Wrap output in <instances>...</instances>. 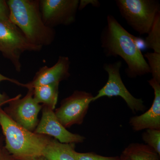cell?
Segmentation results:
<instances>
[{"label": "cell", "mask_w": 160, "mask_h": 160, "mask_svg": "<svg viewBox=\"0 0 160 160\" xmlns=\"http://www.w3.org/2000/svg\"><path fill=\"white\" fill-rule=\"evenodd\" d=\"M145 39V46L148 49L160 53V13L158 15L151 29Z\"/></svg>", "instance_id": "16"}, {"label": "cell", "mask_w": 160, "mask_h": 160, "mask_svg": "<svg viewBox=\"0 0 160 160\" xmlns=\"http://www.w3.org/2000/svg\"><path fill=\"white\" fill-rule=\"evenodd\" d=\"M16 160H18V159H16Z\"/></svg>", "instance_id": "26"}, {"label": "cell", "mask_w": 160, "mask_h": 160, "mask_svg": "<svg viewBox=\"0 0 160 160\" xmlns=\"http://www.w3.org/2000/svg\"><path fill=\"white\" fill-rule=\"evenodd\" d=\"M0 125L6 140L5 149L15 159L33 160L42 156L49 136L36 134L20 126L1 107Z\"/></svg>", "instance_id": "3"}, {"label": "cell", "mask_w": 160, "mask_h": 160, "mask_svg": "<svg viewBox=\"0 0 160 160\" xmlns=\"http://www.w3.org/2000/svg\"><path fill=\"white\" fill-rule=\"evenodd\" d=\"M77 160H120V156L106 157L93 152H78L76 151Z\"/></svg>", "instance_id": "19"}, {"label": "cell", "mask_w": 160, "mask_h": 160, "mask_svg": "<svg viewBox=\"0 0 160 160\" xmlns=\"http://www.w3.org/2000/svg\"><path fill=\"white\" fill-rule=\"evenodd\" d=\"M33 160H47L45 158L42 156L40 157L36 158Z\"/></svg>", "instance_id": "25"}, {"label": "cell", "mask_w": 160, "mask_h": 160, "mask_svg": "<svg viewBox=\"0 0 160 160\" xmlns=\"http://www.w3.org/2000/svg\"><path fill=\"white\" fill-rule=\"evenodd\" d=\"M143 141L160 155V130L147 129L142 136Z\"/></svg>", "instance_id": "18"}, {"label": "cell", "mask_w": 160, "mask_h": 160, "mask_svg": "<svg viewBox=\"0 0 160 160\" xmlns=\"http://www.w3.org/2000/svg\"><path fill=\"white\" fill-rule=\"evenodd\" d=\"M93 97L87 92L75 91L63 99L60 107L55 110V114L59 122L66 128L82 124Z\"/></svg>", "instance_id": "8"}, {"label": "cell", "mask_w": 160, "mask_h": 160, "mask_svg": "<svg viewBox=\"0 0 160 160\" xmlns=\"http://www.w3.org/2000/svg\"><path fill=\"white\" fill-rule=\"evenodd\" d=\"M9 19L34 46L42 48L54 42L56 32L43 22L39 0H8Z\"/></svg>", "instance_id": "2"}, {"label": "cell", "mask_w": 160, "mask_h": 160, "mask_svg": "<svg viewBox=\"0 0 160 160\" xmlns=\"http://www.w3.org/2000/svg\"><path fill=\"white\" fill-rule=\"evenodd\" d=\"M59 84L43 85L33 89V97L39 104L54 110L57 103Z\"/></svg>", "instance_id": "14"}, {"label": "cell", "mask_w": 160, "mask_h": 160, "mask_svg": "<svg viewBox=\"0 0 160 160\" xmlns=\"http://www.w3.org/2000/svg\"><path fill=\"white\" fill-rule=\"evenodd\" d=\"M70 61L69 58L60 56L57 62L51 67L42 66L36 73L29 82L24 87L33 89L37 86L51 84H59L60 82L68 79L70 76Z\"/></svg>", "instance_id": "11"}, {"label": "cell", "mask_w": 160, "mask_h": 160, "mask_svg": "<svg viewBox=\"0 0 160 160\" xmlns=\"http://www.w3.org/2000/svg\"><path fill=\"white\" fill-rule=\"evenodd\" d=\"M143 55L148 61L147 62L152 78L160 83V53L153 52H146Z\"/></svg>", "instance_id": "17"}, {"label": "cell", "mask_w": 160, "mask_h": 160, "mask_svg": "<svg viewBox=\"0 0 160 160\" xmlns=\"http://www.w3.org/2000/svg\"><path fill=\"white\" fill-rule=\"evenodd\" d=\"M42 117L33 132L36 134L52 137L62 143L83 142L86 138L79 134L72 133L59 122L54 111L43 106Z\"/></svg>", "instance_id": "10"}, {"label": "cell", "mask_w": 160, "mask_h": 160, "mask_svg": "<svg viewBox=\"0 0 160 160\" xmlns=\"http://www.w3.org/2000/svg\"><path fill=\"white\" fill-rule=\"evenodd\" d=\"M79 3V0H39L43 22L52 29L73 24L76 19Z\"/></svg>", "instance_id": "9"}, {"label": "cell", "mask_w": 160, "mask_h": 160, "mask_svg": "<svg viewBox=\"0 0 160 160\" xmlns=\"http://www.w3.org/2000/svg\"></svg>", "instance_id": "27"}, {"label": "cell", "mask_w": 160, "mask_h": 160, "mask_svg": "<svg viewBox=\"0 0 160 160\" xmlns=\"http://www.w3.org/2000/svg\"><path fill=\"white\" fill-rule=\"evenodd\" d=\"M42 47L30 43L10 20L0 19V52L12 63L18 72L22 70L21 57L26 52H39Z\"/></svg>", "instance_id": "5"}, {"label": "cell", "mask_w": 160, "mask_h": 160, "mask_svg": "<svg viewBox=\"0 0 160 160\" xmlns=\"http://www.w3.org/2000/svg\"><path fill=\"white\" fill-rule=\"evenodd\" d=\"M75 148V143H61L50 138L42 156L47 160H77Z\"/></svg>", "instance_id": "13"}, {"label": "cell", "mask_w": 160, "mask_h": 160, "mask_svg": "<svg viewBox=\"0 0 160 160\" xmlns=\"http://www.w3.org/2000/svg\"><path fill=\"white\" fill-rule=\"evenodd\" d=\"M120 14L127 24L140 35L148 34L160 13L156 0H116Z\"/></svg>", "instance_id": "4"}, {"label": "cell", "mask_w": 160, "mask_h": 160, "mask_svg": "<svg viewBox=\"0 0 160 160\" xmlns=\"http://www.w3.org/2000/svg\"><path fill=\"white\" fill-rule=\"evenodd\" d=\"M0 160H12V159L10 157L8 156H2L0 158Z\"/></svg>", "instance_id": "23"}, {"label": "cell", "mask_w": 160, "mask_h": 160, "mask_svg": "<svg viewBox=\"0 0 160 160\" xmlns=\"http://www.w3.org/2000/svg\"><path fill=\"white\" fill-rule=\"evenodd\" d=\"M88 5H91V6L96 8H98L101 6L100 2L98 0H80L78 10L80 11L82 10Z\"/></svg>", "instance_id": "22"}, {"label": "cell", "mask_w": 160, "mask_h": 160, "mask_svg": "<svg viewBox=\"0 0 160 160\" xmlns=\"http://www.w3.org/2000/svg\"><path fill=\"white\" fill-rule=\"evenodd\" d=\"M120 160H130L128 157L122 153L120 156Z\"/></svg>", "instance_id": "24"}, {"label": "cell", "mask_w": 160, "mask_h": 160, "mask_svg": "<svg viewBox=\"0 0 160 160\" xmlns=\"http://www.w3.org/2000/svg\"><path fill=\"white\" fill-rule=\"evenodd\" d=\"M22 98L19 94L12 98L4 111L15 122L29 131L34 132L39 123L38 115L42 108L33 97V89H28Z\"/></svg>", "instance_id": "7"}, {"label": "cell", "mask_w": 160, "mask_h": 160, "mask_svg": "<svg viewBox=\"0 0 160 160\" xmlns=\"http://www.w3.org/2000/svg\"><path fill=\"white\" fill-rule=\"evenodd\" d=\"M4 81H9L11 82L14 83L18 86H22L23 87H24V85H25V84L20 82L17 80L7 77L0 73V82ZM11 99L6 94H2L0 93V107L6 103H9Z\"/></svg>", "instance_id": "20"}, {"label": "cell", "mask_w": 160, "mask_h": 160, "mask_svg": "<svg viewBox=\"0 0 160 160\" xmlns=\"http://www.w3.org/2000/svg\"><path fill=\"white\" fill-rule=\"evenodd\" d=\"M123 154L130 160H160V155L147 145L132 143L124 149Z\"/></svg>", "instance_id": "15"}, {"label": "cell", "mask_w": 160, "mask_h": 160, "mask_svg": "<svg viewBox=\"0 0 160 160\" xmlns=\"http://www.w3.org/2000/svg\"><path fill=\"white\" fill-rule=\"evenodd\" d=\"M148 82L154 90V100L148 111L130 119L129 124L134 131L147 129L160 130V83L152 78Z\"/></svg>", "instance_id": "12"}, {"label": "cell", "mask_w": 160, "mask_h": 160, "mask_svg": "<svg viewBox=\"0 0 160 160\" xmlns=\"http://www.w3.org/2000/svg\"><path fill=\"white\" fill-rule=\"evenodd\" d=\"M9 7L6 1L0 0V19L9 20Z\"/></svg>", "instance_id": "21"}, {"label": "cell", "mask_w": 160, "mask_h": 160, "mask_svg": "<svg viewBox=\"0 0 160 160\" xmlns=\"http://www.w3.org/2000/svg\"><path fill=\"white\" fill-rule=\"evenodd\" d=\"M122 66L121 61L104 64L103 69L108 75V81L106 85L99 90L98 94L93 97L92 102L103 97L112 98L119 96L125 101L133 113L144 111L146 106L142 100L133 97L123 82L120 73Z\"/></svg>", "instance_id": "6"}, {"label": "cell", "mask_w": 160, "mask_h": 160, "mask_svg": "<svg viewBox=\"0 0 160 160\" xmlns=\"http://www.w3.org/2000/svg\"><path fill=\"white\" fill-rule=\"evenodd\" d=\"M106 21L100 36L105 56L122 58L127 65L125 72L129 78L150 73L147 61L138 45V38L127 31L112 15H108Z\"/></svg>", "instance_id": "1"}]
</instances>
